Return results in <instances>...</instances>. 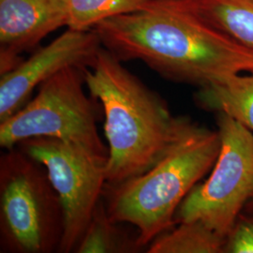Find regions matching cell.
I'll return each mask as SVG.
<instances>
[{
  "mask_svg": "<svg viewBox=\"0 0 253 253\" xmlns=\"http://www.w3.org/2000/svg\"><path fill=\"white\" fill-rule=\"evenodd\" d=\"M94 30L122 62L142 61L171 81L200 88L253 73V49L208 23L187 0H153Z\"/></svg>",
  "mask_w": 253,
  "mask_h": 253,
  "instance_id": "1",
  "label": "cell"
},
{
  "mask_svg": "<svg viewBox=\"0 0 253 253\" xmlns=\"http://www.w3.org/2000/svg\"><path fill=\"white\" fill-rule=\"evenodd\" d=\"M85 86L100 101L108 142L106 184L149 170L193 124L174 117L167 102L103 46L84 71Z\"/></svg>",
  "mask_w": 253,
  "mask_h": 253,
  "instance_id": "2",
  "label": "cell"
},
{
  "mask_svg": "<svg viewBox=\"0 0 253 253\" xmlns=\"http://www.w3.org/2000/svg\"><path fill=\"white\" fill-rule=\"evenodd\" d=\"M220 149L218 131L193 123L149 170L128 180L105 184L110 217L134 226L144 248L176 224L183 201L212 170Z\"/></svg>",
  "mask_w": 253,
  "mask_h": 253,
  "instance_id": "3",
  "label": "cell"
},
{
  "mask_svg": "<svg viewBox=\"0 0 253 253\" xmlns=\"http://www.w3.org/2000/svg\"><path fill=\"white\" fill-rule=\"evenodd\" d=\"M61 201L45 167L18 146L0 157V253H59Z\"/></svg>",
  "mask_w": 253,
  "mask_h": 253,
  "instance_id": "4",
  "label": "cell"
},
{
  "mask_svg": "<svg viewBox=\"0 0 253 253\" xmlns=\"http://www.w3.org/2000/svg\"><path fill=\"white\" fill-rule=\"evenodd\" d=\"M85 69L67 68L42 84L34 98L0 122V146L5 150L27 139L46 137L108 158V147L98 128L102 107L99 100L85 94Z\"/></svg>",
  "mask_w": 253,
  "mask_h": 253,
  "instance_id": "5",
  "label": "cell"
},
{
  "mask_svg": "<svg viewBox=\"0 0 253 253\" xmlns=\"http://www.w3.org/2000/svg\"><path fill=\"white\" fill-rule=\"evenodd\" d=\"M220 149L209 177L178 208L176 224L201 221L226 237L253 199V133L226 114H217Z\"/></svg>",
  "mask_w": 253,
  "mask_h": 253,
  "instance_id": "6",
  "label": "cell"
},
{
  "mask_svg": "<svg viewBox=\"0 0 253 253\" xmlns=\"http://www.w3.org/2000/svg\"><path fill=\"white\" fill-rule=\"evenodd\" d=\"M17 146L45 167L63 209L59 253H75L102 198L108 158L54 138H31Z\"/></svg>",
  "mask_w": 253,
  "mask_h": 253,
  "instance_id": "7",
  "label": "cell"
},
{
  "mask_svg": "<svg viewBox=\"0 0 253 253\" xmlns=\"http://www.w3.org/2000/svg\"><path fill=\"white\" fill-rule=\"evenodd\" d=\"M102 47L94 29L68 28L48 45L35 51L27 60L1 75L0 122L27 104L36 87L70 67L89 68Z\"/></svg>",
  "mask_w": 253,
  "mask_h": 253,
  "instance_id": "8",
  "label": "cell"
},
{
  "mask_svg": "<svg viewBox=\"0 0 253 253\" xmlns=\"http://www.w3.org/2000/svg\"><path fill=\"white\" fill-rule=\"evenodd\" d=\"M67 26L65 0H0V75L49 34Z\"/></svg>",
  "mask_w": 253,
  "mask_h": 253,
  "instance_id": "9",
  "label": "cell"
},
{
  "mask_svg": "<svg viewBox=\"0 0 253 253\" xmlns=\"http://www.w3.org/2000/svg\"><path fill=\"white\" fill-rule=\"evenodd\" d=\"M195 101L201 108L226 114L253 132V73L200 87Z\"/></svg>",
  "mask_w": 253,
  "mask_h": 253,
  "instance_id": "10",
  "label": "cell"
},
{
  "mask_svg": "<svg viewBox=\"0 0 253 253\" xmlns=\"http://www.w3.org/2000/svg\"><path fill=\"white\" fill-rule=\"evenodd\" d=\"M109 216L103 199L99 201L76 253H136L145 250L131 234Z\"/></svg>",
  "mask_w": 253,
  "mask_h": 253,
  "instance_id": "11",
  "label": "cell"
},
{
  "mask_svg": "<svg viewBox=\"0 0 253 253\" xmlns=\"http://www.w3.org/2000/svg\"><path fill=\"white\" fill-rule=\"evenodd\" d=\"M208 23L253 49V0H187Z\"/></svg>",
  "mask_w": 253,
  "mask_h": 253,
  "instance_id": "12",
  "label": "cell"
},
{
  "mask_svg": "<svg viewBox=\"0 0 253 253\" xmlns=\"http://www.w3.org/2000/svg\"><path fill=\"white\" fill-rule=\"evenodd\" d=\"M226 237L201 221L179 222L148 245V253H225Z\"/></svg>",
  "mask_w": 253,
  "mask_h": 253,
  "instance_id": "13",
  "label": "cell"
},
{
  "mask_svg": "<svg viewBox=\"0 0 253 253\" xmlns=\"http://www.w3.org/2000/svg\"><path fill=\"white\" fill-rule=\"evenodd\" d=\"M67 26L73 30H91L101 22L146 8L153 0H65Z\"/></svg>",
  "mask_w": 253,
  "mask_h": 253,
  "instance_id": "14",
  "label": "cell"
},
{
  "mask_svg": "<svg viewBox=\"0 0 253 253\" xmlns=\"http://www.w3.org/2000/svg\"><path fill=\"white\" fill-rule=\"evenodd\" d=\"M225 253H253V218L241 216L226 236Z\"/></svg>",
  "mask_w": 253,
  "mask_h": 253,
  "instance_id": "15",
  "label": "cell"
},
{
  "mask_svg": "<svg viewBox=\"0 0 253 253\" xmlns=\"http://www.w3.org/2000/svg\"><path fill=\"white\" fill-rule=\"evenodd\" d=\"M250 204H252V205H253V201H252V202H251V203H250Z\"/></svg>",
  "mask_w": 253,
  "mask_h": 253,
  "instance_id": "16",
  "label": "cell"
}]
</instances>
